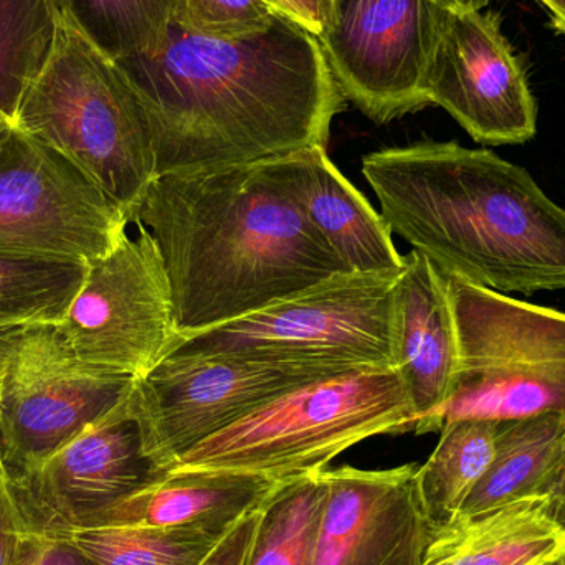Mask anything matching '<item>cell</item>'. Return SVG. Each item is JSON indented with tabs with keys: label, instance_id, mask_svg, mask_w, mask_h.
<instances>
[{
	"label": "cell",
	"instance_id": "1",
	"mask_svg": "<svg viewBox=\"0 0 565 565\" xmlns=\"http://www.w3.org/2000/svg\"><path fill=\"white\" fill-rule=\"evenodd\" d=\"M116 63L145 108L156 178L326 148L344 108L318 39L282 13L237 39L171 20L154 46Z\"/></svg>",
	"mask_w": 565,
	"mask_h": 565
},
{
	"label": "cell",
	"instance_id": "2",
	"mask_svg": "<svg viewBox=\"0 0 565 565\" xmlns=\"http://www.w3.org/2000/svg\"><path fill=\"white\" fill-rule=\"evenodd\" d=\"M132 224L161 252L181 339L349 271L286 191L275 159L158 175Z\"/></svg>",
	"mask_w": 565,
	"mask_h": 565
},
{
	"label": "cell",
	"instance_id": "3",
	"mask_svg": "<svg viewBox=\"0 0 565 565\" xmlns=\"http://www.w3.org/2000/svg\"><path fill=\"white\" fill-rule=\"evenodd\" d=\"M381 215L441 274L530 296L565 289V209L488 149L422 141L371 152Z\"/></svg>",
	"mask_w": 565,
	"mask_h": 565
},
{
	"label": "cell",
	"instance_id": "4",
	"mask_svg": "<svg viewBox=\"0 0 565 565\" xmlns=\"http://www.w3.org/2000/svg\"><path fill=\"white\" fill-rule=\"evenodd\" d=\"M415 427L397 369H362L278 395L202 441L169 471H234L286 483L326 470L367 438Z\"/></svg>",
	"mask_w": 565,
	"mask_h": 565
},
{
	"label": "cell",
	"instance_id": "5",
	"mask_svg": "<svg viewBox=\"0 0 565 565\" xmlns=\"http://www.w3.org/2000/svg\"><path fill=\"white\" fill-rule=\"evenodd\" d=\"M13 125L68 159L132 224L156 179L145 108L118 63L62 19Z\"/></svg>",
	"mask_w": 565,
	"mask_h": 565
},
{
	"label": "cell",
	"instance_id": "6",
	"mask_svg": "<svg viewBox=\"0 0 565 565\" xmlns=\"http://www.w3.org/2000/svg\"><path fill=\"white\" fill-rule=\"evenodd\" d=\"M402 271L332 275L260 311L179 338L166 358L395 369Z\"/></svg>",
	"mask_w": 565,
	"mask_h": 565
},
{
	"label": "cell",
	"instance_id": "7",
	"mask_svg": "<svg viewBox=\"0 0 565 565\" xmlns=\"http://www.w3.org/2000/svg\"><path fill=\"white\" fill-rule=\"evenodd\" d=\"M445 277L458 365L444 425L565 415V312Z\"/></svg>",
	"mask_w": 565,
	"mask_h": 565
},
{
	"label": "cell",
	"instance_id": "8",
	"mask_svg": "<svg viewBox=\"0 0 565 565\" xmlns=\"http://www.w3.org/2000/svg\"><path fill=\"white\" fill-rule=\"evenodd\" d=\"M135 379L89 367L58 324L0 332V451L9 477L55 454L118 407Z\"/></svg>",
	"mask_w": 565,
	"mask_h": 565
},
{
	"label": "cell",
	"instance_id": "9",
	"mask_svg": "<svg viewBox=\"0 0 565 565\" xmlns=\"http://www.w3.org/2000/svg\"><path fill=\"white\" fill-rule=\"evenodd\" d=\"M129 224L68 159L13 122L0 125V255L92 265Z\"/></svg>",
	"mask_w": 565,
	"mask_h": 565
},
{
	"label": "cell",
	"instance_id": "10",
	"mask_svg": "<svg viewBox=\"0 0 565 565\" xmlns=\"http://www.w3.org/2000/svg\"><path fill=\"white\" fill-rule=\"evenodd\" d=\"M348 372L354 371L204 355L166 358L135 379L126 404L141 428L146 455L169 471L202 441L278 395Z\"/></svg>",
	"mask_w": 565,
	"mask_h": 565
},
{
	"label": "cell",
	"instance_id": "11",
	"mask_svg": "<svg viewBox=\"0 0 565 565\" xmlns=\"http://www.w3.org/2000/svg\"><path fill=\"white\" fill-rule=\"evenodd\" d=\"M447 13L437 0H332L318 42L342 98L379 125L430 105Z\"/></svg>",
	"mask_w": 565,
	"mask_h": 565
},
{
	"label": "cell",
	"instance_id": "12",
	"mask_svg": "<svg viewBox=\"0 0 565 565\" xmlns=\"http://www.w3.org/2000/svg\"><path fill=\"white\" fill-rule=\"evenodd\" d=\"M88 267L58 328L89 367L138 379L179 341L171 285L158 244L138 225Z\"/></svg>",
	"mask_w": 565,
	"mask_h": 565
},
{
	"label": "cell",
	"instance_id": "13",
	"mask_svg": "<svg viewBox=\"0 0 565 565\" xmlns=\"http://www.w3.org/2000/svg\"><path fill=\"white\" fill-rule=\"evenodd\" d=\"M131 392V391H129ZM168 477L146 455L125 401L55 454L9 477L25 530H68Z\"/></svg>",
	"mask_w": 565,
	"mask_h": 565
},
{
	"label": "cell",
	"instance_id": "14",
	"mask_svg": "<svg viewBox=\"0 0 565 565\" xmlns=\"http://www.w3.org/2000/svg\"><path fill=\"white\" fill-rule=\"evenodd\" d=\"M428 99L483 145H523L536 135L537 105L526 70L494 12L448 10Z\"/></svg>",
	"mask_w": 565,
	"mask_h": 565
},
{
	"label": "cell",
	"instance_id": "15",
	"mask_svg": "<svg viewBox=\"0 0 565 565\" xmlns=\"http://www.w3.org/2000/svg\"><path fill=\"white\" fill-rule=\"evenodd\" d=\"M418 467L322 470L329 498L315 565H425L440 530L422 507Z\"/></svg>",
	"mask_w": 565,
	"mask_h": 565
},
{
	"label": "cell",
	"instance_id": "16",
	"mask_svg": "<svg viewBox=\"0 0 565 565\" xmlns=\"http://www.w3.org/2000/svg\"><path fill=\"white\" fill-rule=\"evenodd\" d=\"M397 371L417 417L415 434L440 431L458 365L445 274L424 254L405 255L397 286Z\"/></svg>",
	"mask_w": 565,
	"mask_h": 565
},
{
	"label": "cell",
	"instance_id": "17",
	"mask_svg": "<svg viewBox=\"0 0 565 565\" xmlns=\"http://www.w3.org/2000/svg\"><path fill=\"white\" fill-rule=\"evenodd\" d=\"M282 185L306 221L349 271H402V257L384 218L341 174L324 146H309L275 159Z\"/></svg>",
	"mask_w": 565,
	"mask_h": 565
},
{
	"label": "cell",
	"instance_id": "18",
	"mask_svg": "<svg viewBox=\"0 0 565 565\" xmlns=\"http://www.w3.org/2000/svg\"><path fill=\"white\" fill-rule=\"evenodd\" d=\"M280 484L257 475L234 471H169L159 483L85 518L68 530L199 527L227 533L245 514L264 507Z\"/></svg>",
	"mask_w": 565,
	"mask_h": 565
},
{
	"label": "cell",
	"instance_id": "19",
	"mask_svg": "<svg viewBox=\"0 0 565 565\" xmlns=\"http://www.w3.org/2000/svg\"><path fill=\"white\" fill-rule=\"evenodd\" d=\"M565 440V415L500 422L493 458L451 524L470 523L526 498H544Z\"/></svg>",
	"mask_w": 565,
	"mask_h": 565
},
{
	"label": "cell",
	"instance_id": "20",
	"mask_svg": "<svg viewBox=\"0 0 565 565\" xmlns=\"http://www.w3.org/2000/svg\"><path fill=\"white\" fill-rule=\"evenodd\" d=\"M428 553L451 554L454 565H553L565 557V531L547 513L546 498H526L444 527Z\"/></svg>",
	"mask_w": 565,
	"mask_h": 565
},
{
	"label": "cell",
	"instance_id": "21",
	"mask_svg": "<svg viewBox=\"0 0 565 565\" xmlns=\"http://www.w3.org/2000/svg\"><path fill=\"white\" fill-rule=\"evenodd\" d=\"M500 422H448L427 461L417 470L422 507L431 523L444 530L457 520L461 507L493 458Z\"/></svg>",
	"mask_w": 565,
	"mask_h": 565
},
{
	"label": "cell",
	"instance_id": "22",
	"mask_svg": "<svg viewBox=\"0 0 565 565\" xmlns=\"http://www.w3.org/2000/svg\"><path fill=\"white\" fill-rule=\"evenodd\" d=\"M328 498L322 471L281 483L262 508L248 565H315Z\"/></svg>",
	"mask_w": 565,
	"mask_h": 565
},
{
	"label": "cell",
	"instance_id": "23",
	"mask_svg": "<svg viewBox=\"0 0 565 565\" xmlns=\"http://www.w3.org/2000/svg\"><path fill=\"white\" fill-rule=\"evenodd\" d=\"M95 565H201L225 533L199 527H93L53 531Z\"/></svg>",
	"mask_w": 565,
	"mask_h": 565
},
{
	"label": "cell",
	"instance_id": "24",
	"mask_svg": "<svg viewBox=\"0 0 565 565\" xmlns=\"http://www.w3.org/2000/svg\"><path fill=\"white\" fill-rule=\"evenodd\" d=\"M58 26L53 0H0V125L15 119L52 55Z\"/></svg>",
	"mask_w": 565,
	"mask_h": 565
},
{
	"label": "cell",
	"instance_id": "25",
	"mask_svg": "<svg viewBox=\"0 0 565 565\" xmlns=\"http://www.w3.org/2000/svg\"><path fill=\"white\" fill-rule=\"evenodd\" d=\"M88 267L0 255V332L60 324Z\"/></svg>",
	"mask_w": 565,
	"mask_h": 565
},
{
	"label": "cell",
	"instance_id": "26",
	"mask_svg": "<svg viewBox=\"0 0 565 565\" xmlns=\"http://www.w3.org/2000/svg\"><path fill=\"white\" fill-rule=\"evenodd\" d=\"M63 22L109 58H128L164 35L178 0H53Z\"/></svg>",
	"mask_w": 565,
	"mask_h": 565
},
{
	"label": "cell",
	"instance_id": "27",
	"mask_svg": "<svg viewBox=\"0 0 565 565\" xmlns=\"http://www.w3.org/2000/svg\"><path fill=\"white\" fill-rule=\"evenodd\" d=\"M278 13L277 0H178L172 20L202 35L237 39L268 29Z\"/></svg>",
	"mask_w": 565,
	"mask_h": 565
},
{
	"label": "cell",
	"instance_id": "28",
	"mask_svg": "<svg viewBox=\"0 0 565 565\" xmlns=\"http://www.w3.org/2000/svg\"><path fill=\"white\" fill-rule=\"evenodd\" d=\"M12 565H95L68 541L23 527Z\"/></svg>",
	"mask_w": 565,
	"mask_h": 565
},
{
	"label": "cell",
	"instance_id": "29",
	"mask_svg": "<svg viewBox=\"0 0 565 565\" xmlns=\"http://www.w3.org/2000/svg\"><path fill=\"white\" fill-rule=\"evenodd\" d=\"M262 508L238 520L201 565H248L262 520Z\"/></svg>",
	"mask_w": 565,
	"mask_h": 565
},
{
	"label": "cell",
	"instance_id": "30",
	"mask_svg": "<svg viewBox=\"0 0 565 565\" xmlns=\"http://www.w3.org/2000/svg\"><path fill=\"white\" fill-rule=\"evenodd\" d=\"M23 521L10 488L9 473L0 461V565H12L19 546Z\"/></svg>",
	"mask_w": 565,
	"mask_h": 565
},
{
	"label": "cell",
	"instance_id": "31",
	"mask_svg": "<svg viewBox=\"0 0 565 565\" xmlns=\"http://www.w3.org/2000/svg\"><path fill=\"white\" fill-rule=\"evenodd\" d=\"M282 13L318 39L331 15L332 0H277Z\"/></svg>",
	"mask_w": 565,
	"mask_h": 565
},
{
	"label": "cell",
	"instance_id": "32",
	"mask_svg": "<svg viewBox=\"0 0 565 565\" xmlns=\"http://www.w3.org/2000/svg\"><path fill=\"white\" fill-rule=\"evenodd\" d=\"M544 498H546L547 513L565 531V440Z\"/></svg>",
	"mask_w": 565,
	"mask_h": 565
},
{
	"label": "cell",
	"instance_id": "33",
	"mask_svg": "<svg viewBox=\"0 0 565 565\" xmlns=\"http://www.w3.org/2000/svg\"><path fill=\"white\" fill-rule=\"evenodd\" d=\"M551 17V25L565 39V0H537Z\"/></svg>",
	"mask_w": 565,
	"mask_h": 565
},
{
	"label": "cell",
	"instance_id": "34",
	"mask_svg": "<svg viewBox=\"0 0 565 565\" xmlns=\"http://www.w3.org/2000/svg\"><path fill=\"white\" fill-rule=\"evenodd\" d=\"M437 2L454 12H471V10H483L490 0H437Z\"/></svg>",
	"mask_w": 565,
	"mask_h": 565
},
{
	"label": "cell",
	"instance_id": "35",
	"mask_svg": "<svg viewBox=\"0 0 565 565\" xmlns=\"http://www.w3.org/2000/svg\"><path fill=\"white\" fill-rule=\"evenodd\" d=\"M425 565H454V556L447 553H428Z\"/></svg>",
	"mask_w": 565,
	"mask_h": 565
},
{
	"label": "cell",
	"instance_id": "36",
	"mask_svg": "<svg viewBox=\"0 0 565 565\" xmlns=\"http://www.w3.org/2000/svg\"><path fill=\"white\" fill-rule=\"evenodd\" d=\"M556 565H565V557H563V559H561Z\"/></svg>",
	"mask_w": 565,
	"mask_h": 565
},
{
	"label": "cell",
	"instance_id": "37",
	"mask_svg": "<svg viewBox=\"0 0 565 565\" xmlns=\"http://www.w3.org/2000/svg\"><path fill=\"white\" fill-rule=\"evenodd\" d=\"M0 461H2V451H0Z\"/></svg>",
	"mask_w": 565,
	"mask_h": 565
},
{
	"label": "cell",
	"instance_id": "38",
	"mask_svg": "<svg viewBox=\"0 0 565 565\" xmlns=\"http://www.w3.org/2000/svg\"><path fill=\"white\" fill-rule=\"evenodd\" d=\"M557 564V563H556ZM556 564H553V565H556Z\"/></svg>",
	"mask_w": 565,
	"mask_h": 565
}]
</instances>
